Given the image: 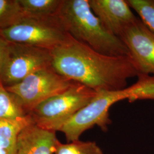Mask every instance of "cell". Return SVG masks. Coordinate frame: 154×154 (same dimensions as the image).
<instances>
[{
  "instance_id": "obj_18",
  "label": "cell",
  "mask_w": 154,
  "mask_h": 154,
  "mask_svg": "<svg viewBox=\"0 0 154 154\" xmlns=\"http://www.w3.org/2000/svg\"><path fill=\"white\" fill-rule=\"evenodd\" d=\"M9 48L10 43L0 37V75L5 65Z\"/></svg>"
},
{
  "instance_id": "obj_10",
  "label": "cell",
  "mask_w": 154,
  "mask_h": 154,
  "mask_svg": "<svg viewBox=\"0 0 154 154\" xmlns=\"http://www.w3.org/2000/svg\"><path fill=\"white\" fill-rule=\"evenodd\" d=\"M58 141L55 132L33 123L19 134L14 154H54Z\"/></svg>"
},
{
  "instance_id": "obj_19",
  "label": "cell",
  "mask_w": 154,
  "mask_h": 154,
  "mask_svg": "<svg viewBox=\"0 0 154 154\" xmlns=\"http://www.w3.org/2000/svg\"><path fill=\"white\" fill-rule=\"evenodd\" d=\"M0 154H8L7 152H6L5 150H4L3 149L0 148Z\"/></svg>"
},
{
  "instance_id": "obj_6",
  "label": "cell",
  "mask_w": 154,
  "mask_h": 154,
  "mask_svg": "<svg viewBox=\"0 0 154 154\" xmlns=\"http://www.w3.org/2000/svg\"><path fill=\"white\" fill-rule=\"evenodd\" d=\"M75 82L50 67L34 72L20 82L5 87L16 96L29 114L39 104L66 91Z\"/></svg>"
},
{
  "instance_id": "obj_3",
  "label": "cell",
  "mask_w": 154,
  "mask_h": 154,
  "mask_svg": "<svg viewBox=\"0 0 154 154\" xmlns=\"http://www.w3.org/2000/svg\"><path fill=\"white\" fill-rule=\"evenodd\" d=\"M97 91L75 82L66 91L39 104L30 112L33 122L47 130L56 132L95 97Z\"/></svg>"
},
{
  "instance_id": "obj_13",
  "label": "cell",
  "mask_w": 154,
  "mask_h": 154,
  "mask_svg": "<svg viewBox=\"0 0 154 154\" xmlns=\"http://www.w3.org/2000/svg\"><path fill=\"white\" fill-rule=\"evenodd\" d=\"M28 115L16 96L0 83V119H17Z\"/></svg>"
},
{
  "instance_id": "obj_9",
  "label": "cell",
  "mask_w": 154,
  "mask_h": 154,
  "mask_svg": "<svg viewBox=\"0 0 154 154\" xmlns=\"http://www.w3.org/2000/svg\"><path fill=\"white\" fill-rule=\"evenodd\" d=\"M89 5L106 29L120 38L125 29L138 18L125 0H88Z\"/></svg>"
},
{
  "instance_id": "obj_8",
  "label": "cell",
  "mask_w": 154,
  "mask_h": 154,
  "mask_svg": "<svg viewBox=\"0 0 154 154\" xmlns=\"http://www.w3.org/2000/svg\"><path fill=\"white\" fill-rule=\"evenodd\" d=\"M120 39L139 74H154V32L138 17L125 29Z\"/></svg>"
},
{
  "instance_id": "obj_17",
  "label": "cell",
  "mask_w": 154,
  "mask_h": 154,
  "mask_svg": "<svg viewBox=\"0 0 154 154\" xmlns=\"http://www.w3.org/2000/svg\"><path fill=\"white\" fill-rule=\"evenodd\" d=\"M139 17L154 32V0H127Z\"/></svg>"
},
{
  "instance_id": "obj_1",
  "label": "cell",
  "mask_w": 154,
  "mask_h": 154,
  "mask_svg": "<svg viewBox=\"0 0 154 154\" xmlns=\"http://www.w3.org/2000/svg\"><path fill=\"white\" fill-rule=\"evenodd\" d=\"M50 53L55 72L95 91L126 88L127 80L139 74L129 56L102 54L70 35Z\"/></svg>"
},
{
  "instance_id": "obj_12",
  "label": "cell",
  "mask_w": 154,
  "mask_h": 154,
  "mask_svg": "<svg viewBox=\"0 0 154 154\" xmlns=\"http://www.w3.org/2000/svg\"><path fill=\"white\" fill-rule=\"evenodd\" d=\"M18 1L26 16L41 20L56 18L63 2V0Z\"/></svg>"
},
{
  "instance_id": "obj_14",
  "label": "cell",
  "mask_w": 154,
  "mask_h": 154,
  "mask_svg": "<svg viewBox=\"0 0 154 154\" xmlns=\"http://www.w3.org/2000/svg\"><path fill=\"white\" fill-rule=\"evenodd\" d=\"M27 17L18 0H0V30L10 28Z\"/></svg>"
},
{
  "instance_id": "obj_7",
  "label": "cell",
  "mask_w": 154,
  "mask_h": 154,
  "mask_svg": "<svg viewBox=\"0 0 154 154\" xmlns=\"http://www.w3.org/2000/svg\"><path fill=\"white\" fill-rule=\"evenodd\" d=\"M50 67V50L10 43L9 54L0 78L4 86H10L35 72Z\"/></svg>"
},
{
  "instance_id": "obj_20",
  "label": "cell",
  "mask_w": 154,
  "mask_h": 154,
  "mask_svg": "<svg viewBox=\"0 0 154 154\" xmlns=\"http://www.w3.org/2000/svg\"><path fill=\"white\" fill-rule=\"evenodd\" d=\"M2 82H1V78H0V83H1Z\"/></svg>"
},
{
  "instance_id": "obj_16",
  "label": "cell",
  "mask_w": 154,
  "mask_h": 154,
  "mask_svg": "<svg viewBox=\"0 0 154 154\" xmlns=\"http://www.w3.org/2000/svg\"><path fill=\"white\" fill-rule=\"evenodd\" d=\"M54 154H103V152L97 143L78 140L66 144L58 141Z\"/></svg>"
},
{
  "instance_id": "obj_4",
  "label": "cell",
  "mask_w": 154,
  "mask_h": 154,
  "mask_svg": "<svg viewBox=\"0 0 154 154\" xmlns=\"http://www.w3.org/2000/svg\"><path fill=\"white\" fill-rule=\"evenodd\" d=\"M129 97L128 88L116 91H99L88 105L78 111L62 127L68 142L79 140L83 132L97 125L107 131L111 121L109 117L110 107Z\"/></svg>"
},
{
  "instance_id": "obj_2",
  "label": "cell",
  "mask_w": 154,
  "mask_h": 154,
  "mask_svg": "<svg viewBox=\"0 0 154 154\" xmlns=\"http://www.w3.org/2000/svg\"><path fill=\"white\" fill-rule=\"evenodd\" d=\"M57 18L73 38L97 51L110 56H129L121 39L109 32L94 14L88 0H63Z\"/></svg>"
},
{
  "instance_id": "obj_11",
  "label": "cell",
  "mask_w": 154,
  "mask_h": 154,
  "mask_svg": "<svg viewBox=\"0 0 154 154\" xmlns=\"http://www.w3.org/2000/svg\"><path fill=\"white\" fill-rule=\"evenodd\" d=\"M33 123L30 114L17 119H0V148L8 154H14L19 134Z\"/></svg>"
},
{
  "instance_id": "obj_15",
  "label": "cell",
  "mask_w": 154,
  "mask_h": 154,
  "mask_svg": "<svg viewBox=\"0 0 154 154\" xmlns=\"http://www.w3.org/2000/svg\"><path fill=\"white\" fill-rule=\"evenodd\" d=\"M138 81L128 87L130 103L138 100H154V74H140Z\"/></svg>"
},
{
  "instance_id": "obj_5",
  "label": "cell",
  "mask_w": 154,
  "mask_h": 154,
  "mask_svg": "<svg viewBox=\"0 0 154 154\" xmlns=\"http://www.w3.org/2000/svg\"><path fill=\"white\" fill-rule=\"evenodd\" d=\"M70 34L55 18L27 17L10 28L0 30V37L11 44L53 49L64 43Z\"/></svg>"
}]
</instances>
